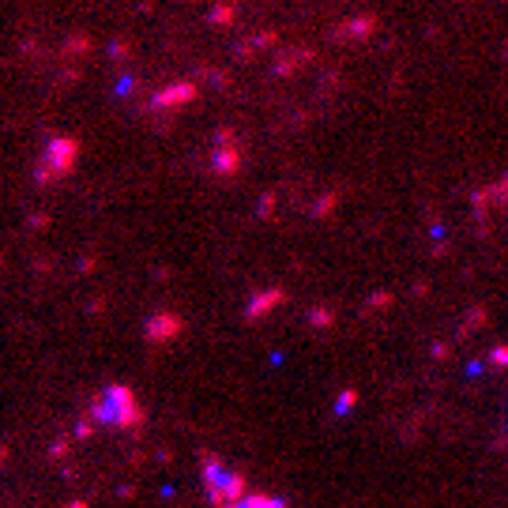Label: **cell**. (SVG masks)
I'll list each match as a JSON object with an SVG mask.
<instances>
[{
  "mask_svg": "<svg viewBox=\"0 0 508 508\" xmlns=\"http://www.w3.org/2000/svg\"><path fill=\"white\" fill-rule=\"evenodd\" d=\"M75 80H80V68H64L61 72V83H75Z\"/></svg>",
  "mask_w": 508,
  "mask_h": 508,
  "instance_id": "ffe728a7",
  "label": "cell"
},
{
  "mask_svg": "<svg viewBox=\"0 0 508 508\" xmlns=\"http://www.w3.org/2000/svg\"><path fill=\"white\" fill-rule=\"evenodd\" d=\"M207 19H211V27H230L237 19V8L230 4V0H223V4L211 8V16H207Z\"/></svg>",
  "mask_w": 508,
  "mask_h": 508,
  "instance_id": "8fae6325",
  "label": "cell"
},
{
  "mask_svg": "<svg viewBox=\"0 0 508 508\" xmlns=\"http://www.w3.org/2000/svg\"><path fill=\"white\" fill-rule=\"evenodd\" d=\"M328 320H331V313H324V309H316V313H313V324H320V328H324Z\"/></svg>",
  "mask_w": 508,
  "mask_h": 508,
  "instance_id": "44dd1931",
  "label": "cell"
},
{
  "mask_svg": "<svg viewBox=\"0 0 508 508\" xmlns=\"http://www.w3.org/2000/svg\"><path fill=\"white\" fill-rule=\"evenodd\" d=\"M237 136H234V128H218L215 132V143H234Z\"/></svg>",
  "mask_w": 508,
  "mask_h": 508,
  "instance_id": "ac0fdd59",
  "label": "cell"
},
{
  "mask_svg": "<svg viewBox=\"0 0 508 508\" xmlns=\"http://www.w3.org/2000/svg\"><path fill=\"white\" fill-rule=\"evenodd\" d=\"M377 27H380V19L366 12V16L343 19V23L331 30V38H335V42H369L373 35H377Z\"/></svg>",
  "mask_w": 508,
  "mask_h": 508,
  "instance_id": "5b68a950",
  "label": "cell"
},
{
  "mask_svg": "<svg viewBox=\"0 0 508 508\" xmlns=\"http://www.w3.org/2000/svg\"><path fill=\"white\" fill-rule=\"evenodd\" d=\"M91 414L102 426H117V429H132V426H140V418H143L140 403H136V392L125 388V384H106V388L94 395Z\"/></svg>",
  "mask_w": 508,
  "mask_h": 508,
  "instance_id": "6da1fadb",
  "label": "cell"
},
{
  "mask_svg": "<svg viewBox=\"0 0 508 508\" xmlns=\"http://www.w3.org/2000/svg\"><path fill=\"white\" fill-rule=\"evenodd\" d=\"M75 159H80V140H75V136H53L46 143V151H42L35 181L38 185H49V181L64 178V173H72L75 170Z\"/></svg>",
  "mask_w": 508,
  "mask_h": 508,
  "instance_id": "3957f363",
  "label": "cell"
},
{
  "mask_svg": "<svg viewBox=\"0 0 508 508\" xmlns=\"http://www.w3.org/2000/svg\"><path fill=\"white\" fill-rule=\"evenodd\" d=\"M354 407V392H347V395H339V403H335V411H350Z\"/></svg>",
  "mask_w": 508,
  "mask_h": 508,
  "instance_id": "d6986e66",
  "label": "cell"
},
{
  "mask_svg": "<svg viewBox=\"0 0 508 508\" xmlns=\"http://www.w3.org/2000/svg\"><path fill=\"white\" fill-rule=\"evenodd\" d=\"M234 508H286V501H279V497H268V493H249L241 504Z\"/></svg>",
  "mask_w": 508,
  "mask_h": 508,
  "instance_id": "7c38bea8",
  "label": "cell"
},
{
  "mask_svg": "<svg viewBox=\"0 0 508 508\" xmlns=\"http://www.w3.org/2000/svg\"><path fill=\"white\" fill-rule=\"evenodd\" d=\"M331 207H335V192H328V196H324V200H320V204H316V215H320V218H324V215L331 211Z\"/></svg>",
  "mask_w": 508,
  "mask_h": 508,
  "instance_id": "e0dca14e",
  "label": "cell"
},
{
  "mask_svg": "<svg viewBox=\"0 0 508 508\" xmlns=\"http://www.w3.org/2000/svg\"><path fill=\"white\" fill-rule=\"evenodd\" d=\"M196 83L192 80H181V83H170V87H162V91H154L151 94V109H178V106H189L196 102Z\"/></svg>",
  "mask_w": 508,
  "mask_h": 508,
  "instance_id": "277c9868",
  "label": "cell"
},
{
  "mask_svg": "<svg viewBox=\"0 0 508 508\" xmlns=\"http://www.w3.org/2000/svg\"><path fill=\"white\" fill-rule=\"evenodd\" d=\"M109 57H113V61H128V57H132V42H128V38L109 42Z\"/></svg>",
  "mask_w": 508,
  "mask_h": 508,
  "instance_id": "4fadbf2b",
  "label": "cell"
},
{
  "mask_svg": "<svg viewBox=\"0 0 508 508\" xmlns=\"http://www.w3.org/2000/svg\"><path fill=\"white\" fill-rule=\"evenodd\" d=\"M493 361H501V366H508V347H497V350H493Z\"/></svg>",
  "mask_w": 508,
  "mask_h": 508,
  "instance_id": "7402d4cb",
  "label": "cell"
},
{
  "mask_svg": "<svg viewBox=\"0 0 508 508\" xmlns=\"http://www.w3.org/2000/svg\"><path fill=\"white\" fill-rule=\"evenodd\" d=\"M252 53H260V49H256V42H252V38H245V42H237V61H249V57H252Z\"/></svg>",
  "mask_w": 508,
  "mask_h": 508,
  "instance_id": "2e32d148",
  "label": "cell"
},
{
  "mask_svg": "<svg viewBox=\"0 0 508 508\" xmlns=\"http://www.w3.org/2000/svg\"><path fill=\"white\" fill-rule=\"evenodd\" d=\"M297 68H302V53H297V49H290V53H279V61H275V75H286V80H290V75L297 72Z\"/></svg>",
  "mask_w": 508,
  "mask_h": 508,
  "instance_id": "30bf717a",
  "label": "cell"
},
{
  "mask_svg": "<svg viewBox=\"0 0 508 508\" xmlns=\"http://www.w3.org/2000/svg\"><path fill=\"white\" fill-rule=\"evenodd\" d=\"M204 490L207 497H211V504L215 508H234L245 501V478L234 471V467H226L223 459H215V456H204Z\"/></svg>",
  "mask_w": 508,
  "mask_h": 508,
  "instance_id": "7a4b0ae2",
  "label": "cell"
},
{
  "mask_svg": "<svg viewBox=\"0 0 508 508\" xmlns=\"http://www.w3.org/2000/svg\"><path fill=\"white\" fill-rule=\"evenodd\" d=\"M252 42H256V49H275L279 46V30H260V35H252Z\"/></svg>",
  "mask_w": 508,
  "mask_h": 508,
  "instance_id": "5bb4252c",
  "label": "cell"
},
{
  "mask_svg": "<svg viewBox=\"0 0 508 508\" xmlns=\"http://www.w3.org/2000/svg\"><path fill=\"white\" fill-rule=\"evenodd\" d=\"M283 297H286L283 290H264V294H256V297L249 302V320H256V316H264V313H271V309L279 305Z\"/></svg>",
  "mask_w": 508,
  "mask_h": 508,
  "instance_id": "ba28073f",
  "label": "cell"
},
{
  "mask_svg": "<svg viewBox=\"0 0 508 508\" xmlns=\"http://www.w3.org/2000/svg\"><path fill=\"white\" fill-rule=\"evenodd\" d=\"M143 335H147V343H154V347L173 343V339L181 335V316L178 313H154L147 320V328H143Z\"/></svg>",
  "mask_w": 508,
  "mask_h": 508,
  "instance_id": "8992f818",
  "label": "cell"
},
{
  "mask_svg": "<svg viewBox=\"0 0 508 508\" xmlns=\"http://www.w3.org/2000/svg\"><path fill=\"white\" fill-rule=\"evenodd\" d=\"M200 75H204V80H211L215 87H226V83H230V80H226V72L211 68V64H204V68H200Z\"/></svg>",
  "mask_w": 508,
  "mask_h": 508,
  "instance_id": "9a60e30c",
  "label": "cell"
},
{
  "mask_svg": "<svg viewBox=\"0 0 508 508\" xmlns=\"http://www.w3.org/2000/svg\"><path fill=\"white\" fill-rule=\"evenodd\" d=\"M211 170L218 173V178H234V173L241 170V151H237V143H215Z\"/></svg>",
  "mask_w": 508,
  "mask_h": 508,
  "instance_id": "52a82bcc",
  "label": "cell"
},
{
  "mask_svg": "<svg viewBox=\"0 0 508 508\" xmlns=\"http://www.w3.org/2000/svg\"><path fill=\"white\" fill-rule=\"evenodd\" d=\"M91 49H94V42L87 38V35H68V38H64V46H61L64 57H87Z\"/></svg>",
  "mask_w": 508,
  "mask_h": 508,
  "instance_id": "9c48e42d",
  "label": "cell"
}]
</instances>
